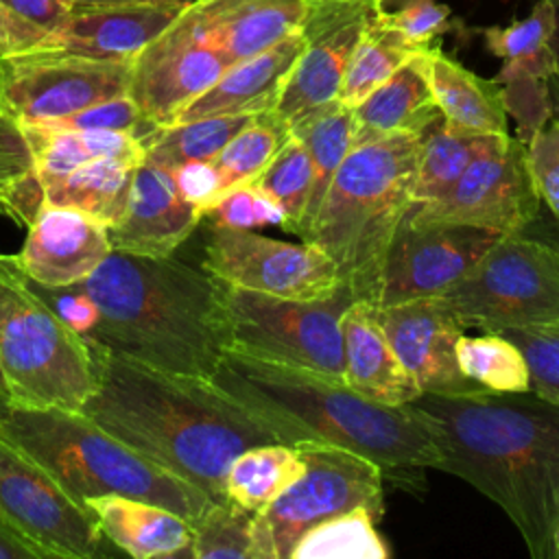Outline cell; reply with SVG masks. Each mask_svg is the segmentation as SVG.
<instances>
[{"mask_svg": "<svg viewBox=\"0 0 559 559\" xmlns=\"http://www.w3.org/2000/svg\"><path fill=\"white\" fill-rule=\"evenodd\" d=\"M408 406L439 448L435 469L469 483L520 531L533 559H552L559 522V404L533 391L419 393Z\"/></svg>", "mask_w": 559, "mask_h": 559, "instance_id": "6da1fadb", "label": "cell"}, {"mask_svg": "<svg viewBox=\"0 0 559 559\" xmlns=\"http://www.w3.org/2000/svg\"><path fill=\"white\" fill-rule=\"evenodd\" d=\"M92 352L96 386L81 413L214 502L227 500L225 476L242 450L282 443L210 378L151 369L94 345Z\"/></svg>", "mask_w": 559, "mask_h": 559, "instance_id": "7a4b0ae2", "label": "cell"}, {"mask_svg": "<svg viewBox=\"0 0 559 559\" xmlns=\"http://www.w3.org/2000/svg\"><path fill=\"white\" fill-rule=\"evenodd\" d=\"M212 380L255 413L282 443L347 448L380 465L384 478L424 480L439 448L408 406H384L352 391L343 378L308 367L225 349Z\"/></svg>", "mask_w": 559, "mask_h": 559, "instance_id": "3957f363", "label": "cell"}, {"mask_svg": "<svg viewBox=\"0 0 559 559\" xmlns=\"http://www.w3.org/2000/svg\"><path fill=\"white\" fill-rule=\"evenodd\" d=\"M74 286L96 308L83 334L94 347L168 373H216L227 349L221 282L201 266L111 249Z\"/></svg>", "mask_w": 559, "mask_h": 559, "instance_id": "277c9868", "label": "cell"}, {"mask_svg": "<svg viewBox=\"0 0 559 559\" xmlns=\"http://www.w3.org/2000/svg\"><path fill=\"white\" fill-rule=\"evenodd\" d=\"M0 439L39 463L83 507L87 498L116 493L166 507L194 524L214 502L81 411L0 402Z\"/></svg>", "mask_w": 559, "mask_h": 559, "instance_id": "5b68a950", "label": "cell"}, {"mask_svg": "<svg viewBox=\"0 0 559 559\" xmlns=\"http://www.w3.org/2000/svg\"><path fill=\"white\" fill-rule=\"evenodd\" d=\"M421 138L393 133L354 142L304 236L334 260L354 301H376L389 242L411 205Z\"/></svg>", "mask_w": 559, "mask_h": 559, "instance_id": "8992f818", "label": "cell"}, {"mask_svg": "<svg viewBox=\"0 0 559 559\" xmlns=\"http://www.w3.org/2000/svg\"><path fill=\"white\" fill-rule=\"evenodd\" d=\"M0 373L20 406L81 411L96 386L90 341L31 286L13 255L0 253Z\"/></svg>", "mask_w": 559, "mask_h": 559, "instance_id": "52a82bcc", "label": "cell"}, {"mask_svg": "<svg viewBox=\"0 0 559 559\" xmlns=\"http://www.w3.org/2000/svg\"><path fill=\"white\" fill-rule=\"evenodd\" d=\"M439 301L463 328H559V238L524 231L502 236Z\"/></svg>", "mask_w": 559, "mask_h": 559, "instance_id": "ba28073f", "label": "cell"}, {"mask_svg": "<svg viewBox=\"0 0 559 559\" xmlns=\"http://www.w3.org/2000/svg\"><path fill=\"white\" fill-rule=\"evenodd\" d=\"M352 301L343 286L328 299L301 301L221 282L227 349L343 378L341 317Z\"/></svg>", "mask_w": 559, "mask_h": 559, "instance_id": "9c48e42d", "label": "cell"}, {"mask_svg": "<svg viewBox=\"0 0 559 559\" xmlns=\"http://www.w3.org/2000/svg\"><path fill=\"white\" fill-rule=\"evenodd\" d=\"M304 456V474L269 507L255 513L253 537L258 559H290L297 539L314 524L352 509L382 518V480L378 463L347 448L328 443L295 445Z\"/></svg>", "mask_w": 559, "mask_h": 559, "instance_id": "30bf717a", "label": "cell"}, {"mask_svg": "<svg viewBox=\"0 0 559 559\" xmlns=\"http://www.w3.org/2000/svg\"><path fill=\"white\" fill-rule=\"evenodd\" d=\"M133 59H98L59 48L0 57V109L41 124L129 92Z\"/></svg>", "mask_w": 559, "mask_h": 559, "instance_id": "8fae6325", "label": "cell"}, {"mask_svg": "<svg viewBox=\"0 0 559 559\" xmlns=\"http://www.w3.org/2000/svg\"><path fill=\"white\" fill-rule=\"evenodd\" d=\"M526 144L515 135L480 153L439 199L411 203L404 218L417 225L443 223L489 229L502 236L524 231L539 218Z\"/></svg>", "mask_w": 559, "mask_h": 559, "instance_id": "7c38bea8", "label": "cell"}, {"mask_svg": "<svg viewBox=\"0 0 559 559\" xmlns=\"http://www.w3.org/2000/svg\"><path fill=\"white\" fill-rule=\"evenodd\" d=\"M201 269L229 286L284 299L319 301L341 288L336 264L321 247L275 240L255 229L210 225Z\"/></svg>", "mask_w": 559, "mask_h": 559, "instance_id": "4fadbf2b", "label": "cell"}, {"mask_svg": "<svg viewBox=\"0 0 559 559\" xmlns=\"http://www.w3.org/2000/svg\"><path fill=\"white\" fill-rule=\"evenodd\" d=\"M0 522L48 557L90 559L105 542L94 513L4 439H0Z\"/></svg>", "mask_w": 559, "mask_h": 559, "instance_id": "5bb4252c", "label": "cell"}, {"mask_svg": "<svg viewBox=\"0 0 559 559\" xmlns=\"http://www.w3.org/2000/svg\"><path fill=\"white\" fill-rule=\"evenodd\" d=\"M386 0H306L304 48L288 72L273 111L293 127L299 118L338 100L349 57Z\"/></svg>", "mask_w": 559, "mask_h": 559, "instance_id": "9a60e30c", "label": "cell"}, {"mask_svg": "<svg viewBox=\"0 0 559 559\" xmlns=\"http://www.w3.org/2000/svg\"><path fill=\"white\" fill-rule=\"evenodd\" d=\"M229 66L231 61L205 41L188 4L133 57L127 94L148 122L166 127Z\"/></svg>", "mask_w": 559, "mask_h": 559, "instance_id": "2e32d148", "label": "cell"}, {"mask_svg": "<svg viewBox=\"0 0 559 559\" xmlns=\"http://www.w3.org/2000/svg\"><path fill=\"white\" fill-rule=\"evenodd\" d=\"M502 238L467 225H417L402 216L389 242L373 308L432 297L459 282Z\"/></svg>", "mask_w": 559, "mask_h": 559, "instance_id": "e0dca14e", "label": "cell"}, {"mask_svg": "<svg viewBox=\"0 0 559 559\" xmlns=\"http://www.w3.org/2000/svg\"><path fill=\"white\" fill-rule=\"evenodd\" d=\"M373 314L421 393L474 395L489 391L461 371L456 343L465 328L437 295L373 308Z\"/></svg>", "mask_w": 559, "mask_h": 559, "instance_id": "ac0fdd59", "label": "cell"}, {"mask_svg": "<svg viewBox=\"0 0 559 559\" xmlns=\"http://www.w3.org/2000/svg\"><path fill=\"white\" fill-rule=\"evenodd\" d=\"M26 229L24 247L13 258L20 271L41 286H74L111 253L107 227L70 207L44 203Z\"/></svg>", "mask_w": 559, "mask_h": 559, "instance_id": "d6986e66", "label": "cell"}, {"mask_svg": "<svg viewBox=\"0 0 559 559\" xmlns=\"http://www.w3.org/2000/svg\"><path fill=\"white\" fill-rule=\"evenodd\" d=\"M203 212L183 199L173 173L142 162L135 168L127 207L107 227L114 251L173 255L199 227Z\"/></svg>", "mask_w": 559, "mask_h": 559, "instance_id": "ffe728a7", "label": "cell"}, {"mask_svg": "<svg viewBox=\"0 0 559 559\" xmlns=\"http://www.w3.org/2000/svg\"><path fill=\"white\" fill-rule=\"evenodd\" d=\"M186 4L131 2L74 9L39 48H59L98 59H133L164 33Z\"/></svg>", "mask_w": 559, "mask_h": 559, "instance_id": "44dd1931", "label": "cell"}, {"mask_svg": "<svg viewBox=\"0 0 559 559\" xmlns=\"http://www.w3.org/2000/svg\"><path fill=\"white\" fill-rule=\"evenodd\" d=\"M304 48L301 31L290 33L271 48L234 61L201 96H197L175 122L271 111L282 94V87Z\"/></svg>", "mask_w": 559, "mask_h": 559, "instance_id": "7402d4cb", "label": "cell"}, {"mask_svg": "<svg viewBox=\"0 0 559 559\" xmlns=\"http://www.w3.org/2000/svg\"><path fill=\"white\" fill-rule=\"evenodd\" d=\"M341 332L343 380L352 391L384 406H404L421 393L393 352L371 304L352 301L341 317Z\"/></svg>", "mask_w": 559, "mask_h": 559, "instance_id": "603a6c76", "label": "cell"}, {"mask_svg": "<svg viewBox=\"0 0 559 559\" xmlns=\"http://www.w3.org/2000/svg\"><path fill=\"white\" fill-rule=\"evenodd\" d=\"M190 9L205 41L234 63L297 33L306 0H199Z\"/></svg>", "mask_w": 559, "mask_h": 559, "instance_id": "cb8c5ba5", "label": "cell"}, {"mask_svg": "<svg viewBox=\"0 0 559 559\" xmlns=\"http://www.w3.org/2000/svg\"><path fill=\"white\" fill-rule=\"evenodd\" d=\"M85 507L103 537L135 559L188 555L192 524L166 507L116 493L87 498Z\"/></svg>", "mask_w": 559, "mask_h": 559, "instance_id": "d4e9b609", "label": "cell"}, {"mask_svg": "<svg viewBox=\"0 0 559 559\" xmlns=\"http://www.w3.org/2000/svg\"><path fill=\"white\" fill-rule=\"evenodd\" d=\"M419 63L441 118L465 131L509 135L502 87L463 68L439 46L419 50Z\"/></svg>", "mask_w": 559, "mask_h": 559, "instance_id": "484cf974", "label": "cell"}, {"mask_svg": "<svg viewBox=\"0 0 559 559\" xmlns=\"http://www.w3.org/2000/svg\"><path fill=\"white\" fill-rule=\"evenodd\" d=\"M354 109V142L393 133L424 135L441 118L426 83L419 52L397 68L382 85L367 94Z\"/></svg>", "mask_w": 559, "mask_h": 559, "instance_id": "4316f807", "label": "cell"}, {"mask_svg": "<svg viewBox=\"0 0 559 559\" xmlns=\"http://www.w3.org/2000/svg\"><path fill=\"white\" fill-rule=\"evenodd\" d=\"M142 162L129 157H98L72 173L46 181L44 203L76 210L105 227H111L122 216L135 168Z\"/></svg>", "mask_w": 559, "mask_h": 559, "instance_id": "83f0119b", "label": "cell"}, {"mask_svg": "<svg viewBox=\"0 0 559 559\" xmlns=\"http://www.w3.org/2000/svg\"><path fill=\"white\" fill-rule=\"evenodd\" d=\"M41 181H52L98 157H129L144 162V144L133 133L79 131L22 122Z\"/></svg>", "mask_w": 559, "mask_h": 559, "instance_id": "f1b7e54d", "label": "cell"}, {"mask_svg": "<svg viewBox=\"0 0 559 559\" xmlns=\"http://www.w3.org/2000/svg\"><path fill=\"white\" fill-rule=\"evenodd\" d=\"M290 133L304 142L310 155V170H312L308 203L297 229V236L304 240V236L308 234V229L317 218V212L328 194V188L336 170L341 168L345 155L354 144V109L343 105L341 100H334L299 118L290 127Z\"/></svg>", "mask_w": 559, "mask_h": 559, "instance_id": "f546056e", "label": "cell"}, {"mask_svg": "<svg viewBox=\"0 0 559 559\" xmlns=\"http://www.w3.org/2000/svg\"><path fill=\"white\" fill-rule=\"evenodd\" d=\"M509 135L465 131L437 118L421 138L411 203H426L443 197L463 170L480 153L498 146Z\"/></svg>", "mask_w": 559, "mask_h": 559, "instance_id": "4dcf8cb0", "label": "cell"}, {"mask_svg": "<svg viewBox=\"0 0 559 559\" xmlns=\"http://www.w3.org/2000/svg\"><path fill=\"white\" fill-rule=\"evenodd\" d=\"M306 469L304 456L288 443H260L242 450L225 476V498L260 513Z\"/></svg>", "mask_w": 559, "mask_h": 559, "instance_id": "1f68e13d", "label": "cell"}, {"mask_svg": "<svg viewBox=\"0 0 559 559\" xmlns=\"http://www.w3.org/2000/svg\"><path fill=\"white\" fill-rule=\"evenodd\" d=\"M255 114L205 116L157 127L144 144V162L173 170L188 162H212Z\"/></svg>", "mask_w": 559, "mask_h": 559, "instance_id": "d6a6232c", "label": "cell"}, {"mask_svg": "<svg viewBox=\"0 0 559 559\" xmlns=\"http://www.w3.org/2000/svg\"><path fill=\"white\" fill-rule=\"evenodd\" d=\"M288 138L290 127L273 109L255 114L212 159L218 173V199L253 183Z\"/></svg>", "mask_w": 559, "mask_h": 559, "instance_id": "836d02e7", "label": "cell"}, {"mask_svg": "<svg viewBox=\"0 0 559 559\" xmlns=\"http://www.w3.org/2000/svg\"><path fill=\"white\" fill-rule=\"evenodd\" d=\"M44 205L24 124L0 109V214L28 227Z\"/></svg>", "mask_w": 559, "mask_h": 559, "instance_id": "e575fe53", "label": "cell"}, {"mask_svg": "<svg viewBox=\"0 0 559 559\" xmlns=\"http://www.w3.org/2000/svg\"><path fill=\"white\" fill-rule=\"evenodd\" d=\"M382 11L369 22L349 57L338 90V100L347 107H356L367 94H371L397 68L419 52L382 22Z\"/></svg>", "mask_w": 559, "mask_h": 559, "instance_id": "d590c367", "label": "cell"}, {"mask_svg": "<svg viewBox=\"0 0 559 559\" xmlns=\"http://www.w3.org/2000/svg\"><path fill=\"white\" fill-rule=\"evenodd\" d=\"M371 511L358 507L308 528L290 550V559H386V542Z\"/></svg>", "mask_w": 559, "mask_h": 559, "instance_id": "8d00e7d4", "label": "cell"}, {"mask_svg": "<svg viewBox=\"0 0 559 559\" xmlns=\"http://www.w3.org/2000/svg\"><path fill=\"white\" fill-rule=\"evenodd\" d=\"M555 74L552 50L533 59L504 61L496 81L502 87L507 116L515 118V138L526 144L550 118V76Z\"/></svg>", "mask_w": 559, "mask_h": 559, "instance_id": "74e56055", "label": "cell"}, {"mask_svg": "<svg viewBox=\"0 0 559 559\" xmlns=\"http://www.w3.org/2000/svg\"><path fill=\"white\" fill-rule=\"evenodd\" d=\"M461 371L489 391H528V367L522 352L502 334L461 336L456 343Z\"/></svg>", "mask_w": 559, "mask_h": 559, "instance_id": "f35d334b", "label": "cell"}, {"mask_svg": "<svg viewBox=\"0 0 559 559\" xmlns=\"http://www.w3.org/2000/svg\"><path fill=\"white\" fill-rule=\"evenodd\" d=\"M255 513L229 502H212L192 524L188 555L194 559H258L253 537Z\"/></svg>", "mask_w": 559, "mask_h": 559, "instance_id": "ab89813d", "label": "cell"}, {"mask_svg": "<svg viewBox=\"0 0 559 559\" xmlns=\"http://www.w3.org/2000/svg\"><path fill=\"white\" fill-rule=\"evenodd\" d=\"M253 186L260 188L266 197H271L280 205L284 214L282 229L297 236V229L308 203L310 186H312L310 155L304 142L290 133L288 142L280 148V153L271 159V164L260 173Z\"/></svg>", "mask_w": 559, "mask_h": 559, "instance_id": "60d3db41", "label": "cell"}, {"mask_svg": "<svg viewBox=\"0 0 559 559\" xmlns=\"http://www.w3.org/2000/svg\"><path fill=\"white\" fill-rule=\"evenodd\" d=\"M555 28L552 0H537L533 11L509 26L483 28L485 46L502 61H522L550 52V35Z\"/></svg>", "mask_w": 559, "mask_h": 559, "instance_id": "b9f144b4", "label": "cell"}, {"mask_svg": "<svg viewBox=\"0 0 559 559\" xmlns=\"http://www.w3.org/2000/svg\"><path fill=\"white\" fill-rule=\"evenodd\" d=\"M524 356L528 391L559 404V328H511L498 332Z\"/></svg>", "mask_w": 559, "mask_h": 559, "instance_id": "7bdbcfd3", "label": "cell"}, {"mask_svg": "<svg viewBox=\"0 0 559 559\" xmlns=\"http://www.w3.org/2000/svg\"><path fill=\"white\" fill-rule=\"evenodd\" d=\"M41 124L57 127V129H79V131H120V133H133L140 140L148 138L157 129L153 122L144 118V114L140 111V107L133 103L129 94L100 100L70 116L41 122Z\"/></svg>", "mask_w": 559, "mask_h": 559, "instance_id": "ee69618b", "label": "cell"}, {"mask_svg": "<svg viewBox=\"0 0 559 559\" xmlns=\"http://www.w3.org/2000/svg\"><path fill=\"white\" fill-rule=\"evenodd\" d=\"M203 218H210V225L231 229H258L266 225L282 227L284 214L271 197L249 183L223 194L212 207L205 210Z\"/></svg>", "mask_w": 559, "mask_h": 559, "instance_id": "f6af8a7d", "label": "cell"}, {"mask_svg": "<svg viewBox=\"0 0 559 559\" xmlns=\"http://www.w3.org/2000/svg\"><path fill=\"white\" fill-rule=\"evenodd\" d=\"M382 22L408 46L421 50L450 31V7L437 0H406L397 11H382Z\"/></svg>", "mask_w": 559, "mask_h": 559, "instance_id": "bcb514c9", "label": "cell"}, {"mask_svg": "<svg viewBox=\"0 0 559 559\" xmlns=\"http://www.w3.org/2000/svg\"><path fill=\"white\" fill-rule=\"evenodd\" d=\"M526 159L539 201L559 221V120L555 116L526 142Z\"/></svg>", "mask_w": 559, "mask_h": 559, "instance_id": "7dc6e473", "label": "cell"}, {"mask_svg": "<svg viewBox=\"0 0 559 559\" xmlns=\"http://www.w3.org/2000/svg\"><path fill=\"white\" fill-rule=\"evenodd\" d=\"M173 179L190 203H194L203 214L218 199V173L212 162H188L170 170Z\"/></svg>", "mask_w": 559, "mask_h": 559, "instance_id": "c3c4849f", "label": "cell"}, {"mask_svg": "<svg viewBox=\"0 0 559 559\" xmlns=\"http://www.w3.org/2000/svg\"><path fill=\"white\" fill-rule=\"evenodd\" d=\"M48 35L50 33L46 28L0 2V57L39 48Z\"/></svg>", "mask_w": 559, "mask_h": 559, "instance_id": "681fc988", "label": "cell"}, {"mask_svg": "<svg viewBox=\"0 0 559 559\" xmlns=\"http://www.w3.org/2000/svg\"><path fill=\"white\" fill-rule=\"evenodd\" d=\"M22 17L39 24L48 33L59 28L74 11L70 0H0Z\"/></svg>", "mask_w": 559, "mask_h": 559, "instance_id": "f907efd6", "label": "cell"}, {"mask_svg": "<svg viewBox=\"0 0 559 559\" xmlns=\"http://www.w3.org/2000/svg\"><path fill=\"white\" fill-rule=\"evenodd\" d=\"M0 559H50L41 548L26 542L4 522H0Z\"/></svg>", "mask_w": 559, "mask_h": 559, "instance_id": "816d5d0a", "label": "cell"}, {"mask_svg": "<svg viewBox=\"0 0 559 559\" xmlns=\"http://www.w3.org/2000/svg\"><path fill=\"white\" fill-rule=\"evenodd\" d=\"M131 2H175V0H70V4L74 9H92V7H109V4H131Z\"/></svg>", "mask_w": 559, "mask_h": 559, "instance_id": "f5cc1de1", "label": "cell"}, {"mask_svg": "<svg viewBox=\"0 0 559 559\" xmlns=\"http://www.w3.org/2000/svg\"><path fill=\"white\" fill-rule=\"evenodd\" d=\"M552 7H555V28H552L548 44H550V50L555 57V76L559 79V0H552Z\"/></svg>", "mask_w": 559, "mask_h": 559, "instance_id": "db71d44e", "label": "cell"}, {"mask_svg": "<svg viewBox=\"0 0 559 559\" xmlns=\"http://www.w3.org/2000/svg\"><path fill=\"white\" fill-rule=\"evenodd\" d=\"M550 100H552V116L559 120V79L550 76Z\"/></svg>", "mask_w": 559, "mask_h": 559, "instance_id": "11a10c76", "label": "cell"}, {"mask_svg": "<svg viewBox=\"0 0 559 559\" xmlns=\"http://www.w3.org/2000/svg\"><path fill=\"white\" fill-rule=\"evenodd\" d=\"M552 559H559V522H557L555 537H552Z\"/></svg>", "mask_w": 559, "mask_h": 559, "instance_id": "9f6ffc18", "label": "cell"}, {"mask_svg": "<svg viewBox=\"0 0 559 559\" xmlns=\"http://www.w3.org/2000/svg\"><path fill=\"white\" fill-rule=\"evenodd\" d=\"M7 400H11V397H9V391H7L4 378H2V373H0V402H7Z\"/></svg>", "mask_w": 559, "mask_h": 559, "instance_id": "6f0895ef", "label": "cell"}, {"mask_svg": "<svg viewBox=\"0 0 559 559\" xmlns=\"http://www.w3.org/2000/svg\"><path fill=\"white\" fill-rule=\"evenodd\" d=\"M175 2H179V4H186V7H188V4H192L194 0H175Z\"/></svg>", "mask_w": 559, "mask_h": 559, "instance_id": "680465c9", "label": "cell"}, {"mask_svg": "<svg viewBox=\"0 0 559 559\" xmlns=\"http://www.w3.org/2000/svg\"><path fill=\"white\" fill-rule=\"evenodd\" d=\"M552 231H555V234H557V238H559V221H557V227H555Z\"/></svg>", "mask_w": 559, "mask_h": 559, "instance_id": "91938a15", "label": "cell"}, {"mask_svg": "<svg viewBox=\"0 0 559 559\" xmlns=\"http://www.w3.org/2000/svg\"><path fill=\"white\" fill-rule=\"evenodd\" d=\"M194 2H199V0H194Z\"/></svg>", "mask_w": 559, "mask_h": 559, "instance_id": "94428289", "label": "cell"}]
</instances>
